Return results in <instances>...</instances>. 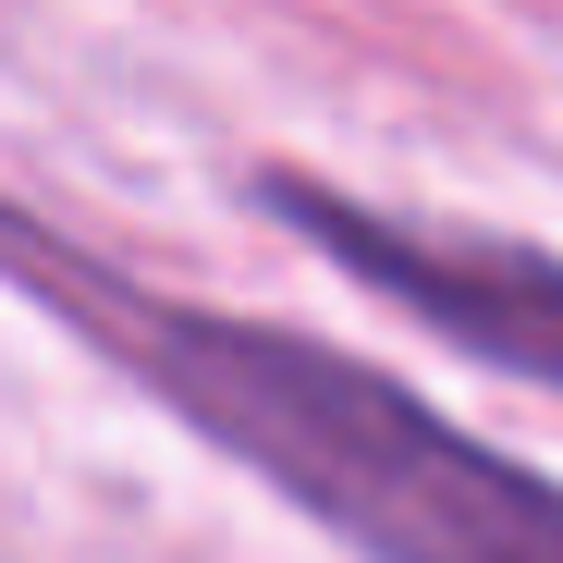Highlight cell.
Returning <instances> with one entry per match:
<instances>
[{
  "mask_svg": "<svg viewBox=\"0 0 563 563\" xmlns=\"http://www.w3.org/2000/svg\"><path fill=\"white\" fill-rule=\"evenodd\" d=\"M0 282L25 307H49L159 417H184L245 478H269L343 551H367V563H563V490L539 465L490 453L478 429H453L429 393L380 380L367 355L307 343L282 319L184 307L159 282L86 257L74 233H49L13 197H0Z\"/></svg>",
  "mask_w": 563,
  "mask_h": 563,
  "instance_id": "cell-1",
  "label": "cell"
},
{
  "mask_svg": "<svg viewBox=\"0 0 563 563\" xmlns=\"http://www.w3.org/2000/svg\"><path fill=\"white\" fill-rule=\"evenodd\" d=\"M257 209L295 221L343 282H367L380 307H405L417 331L465 343L478 367H515V380L563 393V257L551 245H490V233H429L393 209H355L307 172H257Z\"/></svg>",
  "mask_w": 563,
  "mask_h": 563,
  "instance_id": "cell-2",
  "label": "cell"
}]
</instances>
